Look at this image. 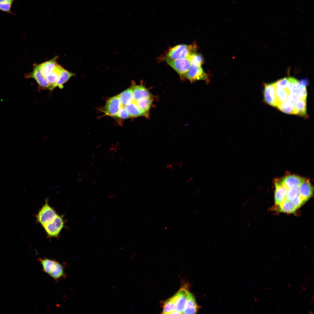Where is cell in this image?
<instances>
[{
    "mask_svg": "<svg viewBox=\"0 0 314 314\" xmlns=\"http://www.w3.org/2000/svg\"><path fill=\"white\" fill-rule=\"evenodd\" d=\"M122 106H124L133 101V94L131 88L124 90L118 95Z\"/></svg>",
    "mask_w": 314,
    "mask_h": 314,
    "instance_id": "21",
    "label": "cell"
},
{
    "mask_svg": "<svg viewBox=\"0 0 314 314\" xmlns=\"http://www.w3.org/2000/svg\"><path fill=\"white\" fill-rule=\"evenodd\" d=\"M130 117H136L143 116V114L136 103L133 101L124 106Z\"/></svg>",
    "mask_w": 314,
    "mask_h": 314,
    "instance_id": "22",
    "label": "cell"
},
{
    "mask_svg": "<svg viewBox=\"0 0 314 314\" xmlns=\"http://www.w3.org/2000/svg\"><path fill=\"white\" fill-rule=\"evenodd\" d=\"M186 78L191 82L197 80L208 81V77L201 66L192 64L188 71Z\"/></svg>",
    "mask_w": 314,
    "mask_h": 314,
    "instance_id": "6",
    "label": "cell"
},
{
    "mask_svg": "<svg viewBox=\"0 0 314 314\" xmlns=\"http://www.w3.org/2000/svg\"><path fill=\"white\" fill-rule=\"evenodd\" d=\"M75 75V73L69 72L63 67L60 76L56 83V87H58L60 89H63L64 84L71 77Z\"/></svg>",
    "mask_w": 314,
    "mask_h": 314,
    "instance_id": "19",
    "label": "cell"
},
{
    "mask_svg": "<svg viewBox=\"0 0 314 314\" xmlns=\"http://www.w3.org/2000/svg\"><path fill=\"white\" fill-rule=\"evenodd\" d=\"M135 102L142 113L143 116H147L151 106L152 97H143Z\"/></svg>",
    "mask_w": 314,
    "mask_h": 314,
    "instance_id": "17",
    "label": "cell"
},
{
    "mask_svg": "<svg viewBox=\"0 0 314 314\" xmlns=\"http://www.w3.org/2000/svg\"><path fill=\"white\" fill-rule=\"evenodd\" d=\"M58 56H55L50 60L38 64L39 69L42 75L45 78L58 63Z\"/></svg>",
    "mask_w": 314,
    "mask_h": 314,
    "instance_id": "15",
    "label": "cell"
},
{
    "mask_svg": "<svg viewBox=\"0 0 314 314\" xmlns=\"http://www.w3.org/2000/svg\"><path fill=\"white\" fill-rule=\"evenodd\" d=\"M305 180L298 176L290 175L276 181L288 189L293 187L298 188Z\"/></svg>",
    "mask_w": 314,
    "mask_h": 314,
    "instance_id": "9",
    "label": "cell"
},
{
    "mask_svg": "<svg viewBox=\"0 0 314 314\" xmlns=\"http://www.w3.org/2000/svg\"><path fill=\"white\" fill-rule=\"evenodd\" d=\"M25 77L26 78H32L34 79L38 85L39 90H50V85L46 78L41 73L38 64H34L32 71L25 74Z\"/></svg>",
    "mask_w": 314,
    "mask_h": 314,
    "instance_id": "3",
    "label": "cell"
},
{
    "mask_svg": "<svg viewBox=\"0 0 314 314\" xmlns=\"http://www.w3.org/2000/svg\"><path fill=\"white\" fill-rule=\"evenodd\" d=\"M298 187H293L288 189L286 194V199L291 201L298 195Z\"/></svg>",
    "mask_w": 314,
    "mask_h": 314,
    "instance_id": "30",
    "label": "cell"
},
{
    "mask_svg": "<svg viewBox=\"0 0 314 314\" xmlns=\"http://www.w3.org/2000/svg\"><path fill=\"white\" fill-rule=\"evenodd\" d=\"M196 45L179 44L171 48L167 54V57L177 59L189 57L195 53L197 49Z\"/></svg>",
    "mask_w": 314,
    "mask_h": 314,
    "instance_id": "1",
    "label": "cell"
},
{
    "mask_svg": "<svg viewBox=\"0 0 314 314\" xmlns=\"http://www.w3.org/2000/svg\"><path fill=\"white\" fill-rule=\"evenodd\" d=\"M296 93L299 99H306L307 91L306 87L301 85L299 83Z\"/></svg>",
    "mask_w": 314,
    "mask_h": 314,
    "instance_id": "32",
    "label": "cell"
},
{
    "mask_svg": "<svg viewBox=\"0 0 314 314\" xmlns=\"http://www.w3.org/2000/svg\"><path fill=\"white\" fill-rule=\"evenodd\" d=\"M277 206V211L284 213L293 214L295 213L297 209L292 204L291 201L285 199L280 204Z\"/></svg>",
    "mask_w": 314,
    "mask_h": 314,
    "instance_id": "18",
    "label": "cell"
},
{
    "mask_svg": "<svg viewBox=\"0 0 314 314\" xmlns=\"http://www.w3.org/2000/svg\"><path fill=\"white\" fill-rule=\"evenodd\" d=\"M294 114L306 116V99H299L294 105Z\"/></svg>",
    "mask_w": 314,
    "mask_h": 314,
    "instance_id": "20",
    "label": "cell"
},
{
    "mask_svg": "<svg viewBox=\"0 0 314 314\" xmlns=\"http://www.w3.org/2000/svg\"><path fill=\"white\" fill-rule=\"evenodd\" d=\"M275 91L278 102V105L280 103L287 101L288 96L290 93L288 89H285L275 87Z\"/></svg>",
    "mask_w": 314,
    "mask_h": 314,
    "instance_id": "26",
    "label": "cell"
},
{
    "mask_svg": "<svg viewBox=\"0 0 314 314\" xmlns=\"http://www.w3.org/2000/svg\"><path fill=\"white\" fill-rule=\"evenodd\" d=\"M62 217L58 215L50 222L43 226L47 234L50 237L57 236L64 226Z\"/></svg>",
    "mask_w": 314,
    "mask_h": 314,
    "instance_id": "5",
    "label": "cell"
},
{
    "mask_svg": "<svg viewBox=\"0 0 314 314\" xmlns=\"http://www.w3.org/2000/svg\"><path fill=\"white\" fill-rule=\"evenodd\" d=\"M298 188L299 195L306 202L311 197L313 188L309 180L305 179Z\"/></svg>",
    "mask_w": 314,
    "mask_h": 314,
    "instance_id": "12",
    "label": "cell"
},
{
    "mask_svg": "<svg viewBox=\"0 0 314 314\" xmlns=\"http://www.w3.org/2000/svg\"><path fill=\"white\" fill-rule=\"evenodd\" d=\"M289 82V77H285L278 80L274 83L276 88L286 89H288Z\"/></svg>",
    "mask_w": 314,
    "mask_h": 314,
    "instance_id": "28",
    "label": "cell"
},
{
    "mask_svg": "<svg viewBox=\"0 0 314 314\" xmlns=\"http://www.w3.org/2000/svg\"><path fill=\"white\" fill-rule=\"evenodd\" d=\"M198 308L195 298L190 293L188 292L183 313L195 314L197 312Z\"/></svg>",
    "mask_w": 314,
    "mask_h": 314,
    "instance_id": "16",
    "label": "cell"
},
{
    "mask_svg": "<svg viewBox=\"0 0 314 314\" xmlns=\"http://www.w3.org/2000/svg\"><path fill=\"white\" fill-rule=\"evenodd\" d=\"M282 112L288 114H294V105L288 101L279 104L276 107Z\"/></svg>",
    "mask_w": 314,
    "mask_h": 314,
    "instance_id": "27",
    "label": "cell"
},
{
    "mask_svg": "<svg viewBox=\"0 0 314 314\" xmlns=\"http://www.w3.org/2000/svg\"><path fill=\"white\" fill-rule=\"evenodd\" d=\"M131 88L133 92V100L134 102L143 97H152L149 91L143 86L135 85L133 86Z\"/></svg>",
    "mask_w": 314,
    "mask_h": 314,
    "instance_id": "14",
    "label": "cell"
},
{
    "mask_svg": "<svg viewBox=\"0 0 314 314\" xmlns=\"http://www.w3.org/2000/svg\"><path fill=\"white\" fill-rule=\"evenodd\" d=\"M299 99L296 93H290L288 97L287 101L294 105Z\"/></svg>",
    "mask_w": 314,
    "mask_h": 314,
    "instance_id": "36",
    "label": "cell"
},
{
    "mask_svg": "<svg viewBox=\"0 0 314 314\" xmlns=\"http://www.w3.org/2000/svg\"><path fill=\"white\" fill-rule=\"evenodd\" d=\"M190 57L192 64L201 66L203 62L202 56L195 53L192 54Z\"/></svg>",
    "mask_w": 314,
    "mask_h": 314,
    "instance_id": "31",
    "label": "cell"
},
{
    "mask_svg": "<svg viewBox=\"0 0 314 314\" xmlns=\"http://www.w3.org/2000/svg\"><path fill=\"white\" fill-rule=\"evenodd\" d=\"M39 261L42 265L44 272L49 274L55 265L56 261L47 258H39Z\"/></svg>",
    "mask_w": 314,
    "mask_h": 314,
    "instance_id": "24",
    "label": "cell"
},
{
    "mask_svg": "<svg viewBox=\"0 0 314 314\" xmlns=\"http://www.w3.org/2000/svg\"><path fill=\"white\" fill-rule=\"evenodd\" d=\"M188 291L185 288H183L173 296L175 301V310L183 313L187 301Z\"/></svg>",
    "mask_w": 314,
    "mask_h": 314,
    "instance_id": "8",
    "label": "cell"
},
{
    "mask_svg": "<svg viewBox=\"0 0 314 314\" xmlns=\"http://www.w3.org/2000/svg\"><path fill=\"white\" fill-rule=\"evenodd\" d=\"M117 117L121 119H127L130 117L124 106L120 107Z\"/></svg>",
    "mask_w": 314,
    "mask_h": 314,
    "instance_id": "35",
    "label": "cell"
},
{
    "mask_svg": "<svg viewBox=\"0 0 314 314\" xmlns=\"http://www.w3.org/2000/svg\"><path fill=\"white\" fill-rule=\"evenodd\" d=\"M299 82L300 85L306 87L308 84V81L306 79L301 80L299 81Z\"/></svg>",
    "mask_w": 314,
    "mask_h": 314,
    "instance_id": "37",
    "label": "cell"
},
{
    "mask_svg": "<svg viewBox=\"0 0 314 314\" xmlns=\"http://www.w3.org/2000/svg\"><path fill=\"white\" fill-rule=\"evenodd\" d=\"M49 275L56 280L60 279L64 275L63 265L58 262L56 261L54 267Z\"/></svg>",
    "mask_w": 314,
    "mask_h": 314,
    "instance_id": "23",
    "label": "cell"
},
{
    "mask_svg": "<svg viewBox=\"0 0 314 314\" xmlns=\"http://www.w3.org/2000/svg\"><path fill=\"white\" fill-rule=\"evenodd\" d=\"M15 0H0V3H13Z\"/></svg>",
    "mask_w": 314,
    "mask_h": 314,
    "instance_id": "38",
    "label": "cell"
},
{
    "mask_svg": "<svg viewBox=\"0 0 314 314\" xmlns=\"http://www.w3.org/2000/svg\"><path fill=\"white\" fill-rule=\"evenodd\" d=\"M63 67L58 64L46 77V78L49 83L50 90L52 91L56 87L57 83L60 76Z\"/></svg>",
    "mask_w": 314,
    "mask_h": 314,
    "instance_id": "11",
    "label": "cell"
},
{
    "mask_svg": "<svg viewBox=\"0 0 314 314\" xmlns=\"http://www.w3.org/2000/svg\"><path fill=\"white\" fill-rule=\"evenodd\" d=\"M57 215L47 201L40 210L36 217L37 221L43 226L51 222Z\"/></svg>",
    "mask_w": 314,
    "mask_h": 314,
    "instance_id": "4",
    "label": "cell"
},
{
    "mask_svg": "<svg viewBox=\"0 0 314 314\" xmlns=\"http://www.w3.org/2000/svg\"><path fill=\"white\" fill-rule=\"evenodd\" d=\"M275 186L274 201L275 205H278L286 199L288 189L277 181L275 182Z\"/></svg>",
    "mask_w": 314,
    "mask_h": 314,
    "instance_id": "13",
    "label": "cell"
},
{
    "mask_svg": "<svg viewBox=\"0 0 314 314\" xmlns=\"http://www.w3.org/2000/svg\"><path fill=\"white\" fill-rule=\"evenodd\" d=\"M175 311V301L173 296L164 303L163 313L171 314Z\"/></svg>",
    "mask_w": 314,
    "mask_h": 314,
    "instance_id": "25",
    "label": "cell"
},
{
    "mask_svg": "<svg viewBox=\"0 0 314 314\" xmlns=\"http://www.w3.org/2000/svg\"><path fill=\"white\" fill-rule=\"evenodd\" d=\"M190 56L177 59H172L165 57L164 60L182 78H186L187 73L192 64Z\"/></svg>",
    "mask_w": 314,
    "mask_h": 314,
    "instance_id": "2",
    "label": "cell"
},
{
    "mask_svg": "<svg viewBox=\"0 0 314 314\" xmlns=\"http://www.w3.org/2000/svg\"><path fill=\"white\" fill-rule=\"evenodd\" d=\"M12 4V3H0V10L8 14L14 15L11 10Z\"/></svg>",
    "mask_w": 314,
    "mask_h": 314,
    "instance_id": "34",
    "label": "cell"
},
{
    "mask_svg": "<svg viewBox=\"0 0 314 314\" xmlns=\"http://www.w3.org/2000/svg\"><path fill=\"white\" fill-rule=\"evenodd\" d=\"M289 84L288 90L290 93H296L299 85V81L294 78L289 77Z\"/></svg>",
    "mask_w": 314,
    "mask_h": 314,
    "instance_id": "29",
    "label": "cell"
},
{
    "mask_svg": "<svg viewBox=\"0 0 314 314\" xmlns=\"http://www.w3.org/2000/svg\"><path fill=\"white\" fill-rule=\"evenodd\" d=\"M293 206L297 209L306 201L299 195L291 201Z\"/></svg>",
    "mask_w": 314,
    "mask_h": 314,
    "instance_id": "33",
    "label": "cell"
},
{
    "mask_svg": "<svg viewBox=\"0 0 314 314\" xmlns=\"http://www.w3.org/2000/svg\"><path fill=\"white\" fill-rule=\"evenodd\" d=\"M121 106L118 95L109 99L107 101L103 112L109 116L117 117Z\"/></svg>",
    "mask_w": 314,
    "mask_h": 314,
    "instance_id": "7",
    "label": "cell"
},
{
    "mask_svg": "<svg viewBox=\"0 0 314 314\" xmlns=\"http://www.w3.org/2000/svg\"><path fill=\"white\" fill-rule=\"evenodd\" d=\"M274 83L265 84L263 91L264 100L268 104L276 107L278 104Z\"/></svg>",
    "mask_w": 314,
    "mask_h": 314,
    "instance_id": "10",
    "label": "cell"
}]
</instances>
